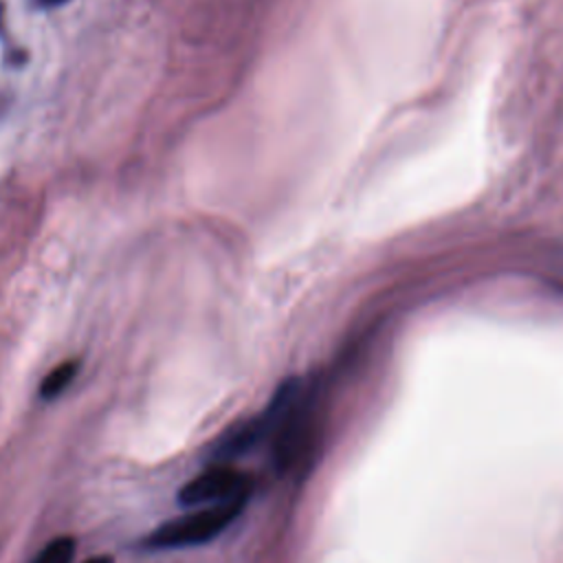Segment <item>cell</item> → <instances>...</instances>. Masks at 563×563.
I'll return each instance as SVG.
<instances>
[{"label": "cell", "instance_id": "6", "mask_svg": "<svg viewBox=\"0 0 563 563\" xmlns=\"http://www.w3.org/2000/svg\"><path fill=\"white\" fill-rule=\"evenodd\" d=\"M37 7H42V9H53V7H59V4H64V2H68V0H33Z\"/></svg>", "mask_w": 563, "mask_h": 563}, {"label": "cell", "instance_id": "3", "mask_svg": "<svg viewBox=\"0 0 563 563\" xmlns=\"http://www.w3.org/2000/svg\"><path fill=\"white\" fill-rule=\"evenodd\" d=\"M253 479L233 464H211L178 490V504L187 510L251 497Z\"/></svg>", "mask_w": 563, "mask_h": 563}, {"label": "cell", "instance_id": "5", "mask_svg": "<svg viewBox=\"0 0 563 563\" xmlns=\"http://www.w3.org/2000/svg\"><path fill=\"white\" fill-rule=\"evenodd\" d=\"M77 552V541L68 534L55 537L53 541H48L37 556L33 559V563H73Z\"/></svg>", "mask_w": 563, "mask_h": 563}, {"label": "cell", "instance_id": "2", "mask_svg": "<svg viewBox=\"0 0 563 563\" xmlns=\"http://www.w3.org/2000/svg\"><path fill=\"white\" fill-rule=\"evenodd\" d=\"M314 394L310 387L299 385L297 394L288 402L275 433H273V455L282 471L292 468L303 460L312 438H314Z\"/></svg>", "mask_w": 563, "mask_h": 563}, {"label": "cell", "instance_id": "7", "mask_svg": "<svg viewBox=\"0 0 563 563\" xmlns=\"http://www.w3.org/2000/svg\"><path fill=\"white\" fill-rule=\"evenodd\" d=\"M84 563H114V561H112V556L103 554V556H90V559H86Z\"/></svg>", "mask_w": 563, "mask_h": 563}, {"label": "cell", "instance_id": "4", "mask_svg": "<svg viewBox=\"0 0 563 563\" xmlns=\"http://www.w3.org/2000/svg\"><path fill=\"white\" fill-rule=\"evenodd\" d=\"M77 372H79V363H77V361H64V363L55 365V367L42 378V383H40V396H42L44 400H55L57 396H62V394L70 387V383L75 380Z\"/></svg>", "mask_w": 563, "mask_h": 563}, {"label": "cell", "instance_id": "1", "mask_svg": "<svg viewBox=\"0 0 563 563\" xmlns=\"http://www.w3.org/2000/svg\"><path fill=\"white\" fill-rule=\"evenodd\" d=\"M249 497L231 499L213 506L191 508L152 530L143 539V548L147 550H174V548H189L200 545L218 534H222L244 510Z\"/></svg>", "mask_w": 563, "mask_h": 563}]
</instances>
